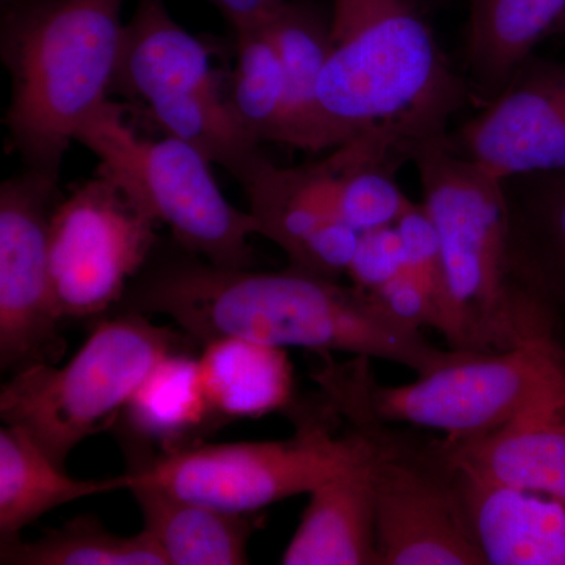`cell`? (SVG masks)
I'll return each mask as SVG.
<instances>
[{"label":"cell","instance_id":"cell-14","mask_svg":"<svg viewBox=\"0 0 565 565\" xmlns=\"http://www.w3.org/2000/svg\"><path fill=\"white\" fill-rule=\"evenodd\" d=\"M457 467V465H456ZM460 504L487 565H565V505L457 467Z\"/></svg>","mask_w":565,"mask_h":565},{"label":"cell","instance_id":"cell-26","mask_svg":"<svg viewBox=\"0 0 565 565\" xmlns=\"http://www.w3.org/2000/svg\"><path fill=\"white\" fill-rule=\"evenodd\" d=\"M2 565H169L147 531L110 533L95 516H77L36 541L0 544Z\"/></svg>","mask_w":565,"mask_h":565},{"label":"cell","instance_id":"cell-31","mask_svg":"<svg viewBox=\"0 0 565 565\" xmlns=\"http://www.w3.org/2000/svg\"><path fill=\"white\" fill-rule=\"evenodd\" d=\"M226 21L232 24L234 32L253 25L266 24L282 0H207Z\"/></svg>","mask_w":565,"mask_h":565},{"label":"cell","instance_id":"cell-13","mask_svg":"<svg viewBox=\"0 0 565 565\" xmlns=\"http://www.w3.org/2000/svg\"><path fill=\"white\" fill-rule=\"evenodd\" d=\"M512 274L548 351L565 367V170L504 181Z\"/></svg>","mask_w":565,"mask_h":565},{"label":"cell","instance_id":"cell-29","mask_svg":"<svg viewBox=\"0 0 565 565\" xmlns=\"http://www.w3.org/2000/svg\"><path fill=\"white\" fill-rule=\"evenodd\" d=\"M407 259L396 225L360 234L348 275L356 288L374 291L404 269Z\"/></svg>","mask_w":565,"mask_h":565},{"label":"cell","instance_id":"cell-27","mask_svg":"<svg viewBox=\"0 0 565 565\" xmlns=\"http://www.w3.org/2000/svg\"><path fill=\"white\" fill-rule=\"evenodd\" d=\"M237 58L228 102L255 139L280 143L286 82L266 24L236 32Z\"/></svg>","mask_w":565,"mask_h":565},{"label":"cell","instance_id":"cell-2","mask_svg":"<svg viewBox=\"0 0 565 565\" xmlns=\"http://www.w3.org/2000/svg\"><path fill=\"white\" fill-rule=\"evenodd\" d=\"M329 25L319 104L332 150L381 132L411 161L416 145L448 134L467 82L449 66L414 0H332Z\"/></svg>","mask_w":565,"mask_h":565},{"label":"cell","instance_id":"cell-32","mask_svg":"<svg viewBox=\"0 0 565 565\" xmlns=\"http://www.w3.org/2000/svg\"><path fill=\"white\" fill-rule=\"evenodd\" d=\"M31 2H35V0H0V9H2V11H7Z\"/></svg>","mask_w":565,"mask_h":565},{"label":"cell","instance_id":"cell-19","mask_svg":"<svg viewBox=\"0 0 565 565\" xmlns=\"http://www.w3.org/2000/svg\"><path fill=\"white\" fill-rule=\"evenodd\" d=\"M256 233L288 255L292 269L338 280L348 275L360 233L292 199L270 159L244 182Z\"/></svg>","mask_w":565,"mask_h":565},{"label":"cell","instance_id":"cell-20","mask_svg":"<svg viewBox=\"0 0 565 565\" xmlns=\"http://www.w3.org/2000/svg\"><path fill=\"white\" fill-rule=\"evenodd\" d=\"M565 24V0H471L465 40L468 82L490 102L535 47Z\"/></svg>","mask_w":565,"mask_h":565},{"label":"cell","instance_id":"cell-22","mask_svg":"<svg viewBox=\"0 0 565 565\" xmlns=\"http://www.w3.org/2000/svg\"><path fill=\"white\" fill-rule=\"evenodd\" d=\"M200 374L218 424L262 418L294 404L292 367L285 349L237 337L203 344Z\"/></svg>","mask_w":565,"mask_h":565},{"label":"cell","instance_id":"cell-24","mask_svg":"<svg viewBox=\"0 0 565 565\" xmlns=\"http://www.w3.org/2000/svg\"><path fill=\"white\" fill-rule=\"evenodd\" d=\"M128 490L143 515V530L169 565L248 564L252 514L222 511L158 487L136 484Z\"/></svg>","mask_w":565,"mask_h":565},{"label":"cell","instance_id":"cell-33","mask_svg":"<svg viewBox=\"0 0 565 565\" xmlns=\"http://www.w3.org/2000/svg\"><path fill=\"white\" fill-rule=\"evenodd\" d=\"M563 29H564V31H565V24H564V28H563Z\"/></svg>","mask_w":565,"mask_h":565},{"label":"cell","instance_id":"cell-28","mask_svg":"<svg viewBox=\"0 0 565 565\" xmlns=\"http://www.w3.org/2000/svg\"><path fill=\"white\" fill-rule=\"evenodd\" d=\"M396 226L403 237L407 267L422 286L437 316V330L451 344V349H455V313H452L440 244H438L433 222L427 217L422 204L414 203L404 212Z\"/></svg>","mask_w":565,"mask_h":565},{"label":"cell","instance_id":"cell-3","mask_svg":"<svg viewBox=\"0 0 565 565\" xmlns=\"http://www.w3.org/2000/svg\"><path fill=\"white\" fill-rule=\"evenodd\" d=\"M126 0H35L2 11L0 51L11 77L6 115L24 170L58 182L82 122L109 102Z\"/></svg>","mask_w":565,"mask_h":565},{"label":"cell","instance_id":"cell-21","mask_svg":"<svg viewBox=\"0 0 565 565\" xmlns=\"http://www.w3.org/2000/svg\"><path fill=\"white\" fill-rule=\"evenodd\" d=\"M267 31L286 82L280 143L305 151L332 150L319 104V82L330 54L329 18L310 3L282 0Z\"/></svg>","mask_w":565,"mask_h":565},{"label":"cell","instance_id":"cell-15","mask_svg":"<svg viewBox=\"0 0 565 565\" xmlns=\"http://www.w3.org/2000/svg\"><path fill=\"white\" fill-rule=\"evenodd\" d=\"M222 84L211 50L178 24L166 0H137L126 22L111 92L150 104Z\"/></svg>","mask_w":565,"mask_h":565},{"label":"cell","instance_id":"cell-8","mask_svg":"<svg viewBox=\"0 0 565 565\" xmlns=\"http://www.w3.org/2000/svg\"><path fill=\"white\" fill-rule=\"evenodd\" d=\"M76 141L99 159V170L120 182L162 225L182 250L232 269L253 266L250 212L223 195L212 162L177 137L143 139L125 120L120 104L107 102L90 115Z\"/></svg>","mask_w":565,"mask_h":565},{"label":"cell","instance_id":"cell-10","mask_svg":"<svg viewBox=\"0 0 565 565\" xmlns=\"http://www.w3.org/2000/svg\"><path fill=\"white\" fill-rule=\"evenodd\" d=\"M158 225L151 212L103 170L55 204L50 264L63 321L93 318L120 305L150 263Z\"/></svg>","mask_w":565,"mask_h":565},{"label":"cell","instance_id":"cell-7","mask_svg":"<svg viewBox=\"0 0 565 565\" xmlns=\"http://www.w3.org/2000/svg\"><path fill=\"white\" fill-rule=\"evenodd\" d=\"M296 433L278 441L193 445L129 460L126 490L158 487L166 492L236 514H255L267 505L311 493L334 475L363 462L370 445L362 434L337 433L340 416L321 394V403L288 408Z\"/></svg>","mask_w":565,"mask_h":565},{"label":"cell","instance_id":"cell-6","mask_svg":"<svg viewBox=\"0 0 565 565\" xmlns=\"http://www.w3.org/2000/svg\"><path fill=\"white\" fill-rule=\"evenodd\" d=\"M330 403L370 445L379 565H484L465 520L446 438L399 430L371 408L366 379L338 382Z\"/></svg>","mask_w":565,"mask_h":565},{"label":"cell","instance_id":"cell-25","mask_svg":"<svg viewBox=\"0 0 565 565\" xmlns=\"http://www.w3.org/2000/svg\"><path fill=\"white\" fill-rule=\"evenodd\" d=\"M148 110L167 136L188 141L241 185L269 159L234 114L222 84L152 103Z\"/></svg>","mask_w":565,"mask_h":565},{"label":"cell","instance_id":"cell-17","mask_svg":"<svg viewBox=\"0 0 565 565\" xmlns=\"http://www.w3.org/2000/svg\"><path fill=\"white\" fill-rule=\"evenodd\" d=\"M221 426L204 393L199 356L173 352L156 364L122 408L117 427L129 460L199 445Z\"/></svg>","mask_w":565,"mask_h":565},{"label":"cell","instance_id":"cell-16","mask_svg":"<svg viewBox=\"0 0 565 565\" xmlns=\"http://www.w3.org/2000/svg\"><path fill=\"white\" fill-rule=\"evenodd\" d=\"M445 438L465 473L565 505V405L519 416L481 437Z\"/></svg>","mask_w":565,"mask_h":565},{"label":"cell","instance_id":"cell-12","mask_svg":"<svg viewBox=\"0 0 565 565\" xmlns=\"http://www.w3.org/2000/svg\"><path fill=\"white\" fill-rule=\"evenodd\" d=\"M449 141L501 181L565 170V63L527 58Z\"/></svg>","mask_w":565,"mask_h":565},{"label":"cell","instance_id":"cell-5","mask_svg":"<svg viewBox=\"0 0 565 565\" xmlns=\"http://www.w3.org/2000/svg\"><path fill=\"white\" fill-rule=\"evenodd\" d=\"M196 343L151 316L120 311L95 327L63 366L35 364L11 375L0 392V418L21 427L66 468L71 452L110 429L156 364Z\"/></svg>","mask_w":565,"mask_h":565},{"label":"cell","instance_id":"cell-4","mask_svg":"<svg viewBox=\"0 0 565 565\" xmlns=\"http://www.w3.org/2000/svg\"><path fill=\"white\" fill-rule=\"evenodd\" d=\"M411 162L440 244L456 351L544 345L512 274L504 181L460 154L449 132L416 145Z\"/></svg>","mask_w":565,"mask_h":565},{"label":"cell","instance_id":"cell-23","mask_svg":"<svg viewBox=\"0 0 565 565\" xmlns=\"http://www.w3.org/2000/svg\"><path fill=\"white\" fill-rule=\"evenodd\" d=\"M126 490L125 475L76 479L52 460L21 427L0 429V544L17 541L25 527L63 504Z\"/></svg>","mask_w":565,"mask_h":565},{"label":"cell","instance_id":"cell-9","mask_svg":"<svg viewBox=\"0 0 565 565\" xmlns=\"http://www.w3.org/2000/svg\"><path fill=\"white\" fill-rule=\"evenodd\" d=\"M366 394L385 422L429 427L462 440L493 433L531 412L565 405V367L539 344L465 352L407 385H381L371 371Z\"/></svg>","mask_w":565,"mask_h":565},{"label":"cell","instance_id":"cell-18","mask_svg":"<svg viewBox=\"0 0 565 565\" xmlns=\"http://www.w3.org/2000/svg\"><path fill=\"white\" fill-rule=\"evenodd\" d=\"M285 565H379L370 455L310 493Z\"/></svg>","mask_w":565,"mask_h":565},{"label":"cell","instance_id":"cell-1","mask_svg":"<svg viewBox=\"0 0 565 565\" xmlns=\"http://www.w3.org/2000/svg\"><path fill=\"white\" fill-rule=\"evenodd\" d=\"M118 307L166 316L200 345L237 337L281 349L388 360L419 375L468 352L437 348L355 285L292 267L285 273L232 269L189 252L147 264Z\"/></svg>","mask_w":565,"mask_h":565},{"label":"cell","instance_id":"cell-30","mask_svg":"<svg viewBox=\"0 0 565 565\" xmlns=\"http://www.w3.org/2000/svg\"><path fill=\"white\" fill-rule=\"evenodd\" d=\"M386 310L407 326L422 330L423 327L437 329V316L422 286L416 281L407 264L392 280L371 291Z\"/></svg>","mask_w":565,"mask_h":565},{"label":"cell","instance_id":"cell-11","mask_svg":"<svg viewBox=\"0 0 565 565\" xmlns=\"http://www.w3.org/2000/svg\"><path fill=\"white\" fill-rule=\"evenodd\" d=\"M58 182L24 170L0 188V367L55 364L65 351L52 291L50 222Z\"/></svg>","mask_w":565,"mask_h":565}]
</instances>
